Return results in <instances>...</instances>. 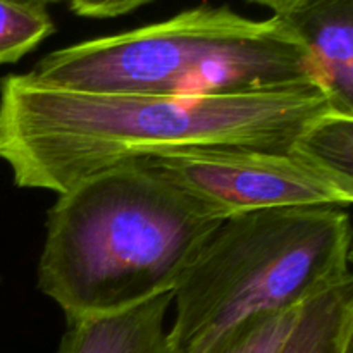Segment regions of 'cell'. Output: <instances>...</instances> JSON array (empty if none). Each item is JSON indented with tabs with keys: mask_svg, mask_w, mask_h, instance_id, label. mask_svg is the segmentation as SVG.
Listing matches in <instances>:
<instances>
[{
	"mask_svg": "<svg viewBox=\"0 0 353 353\" xmlns=\"http://www.w3.org/2000/svg\"><path fill=\"white\" fill-rule=\"evenodd\" d=\"M314 81L199 97L99 95L0 79V159L19 188L57 195L109 169L200 148L292 150L327 112Z\"/></svg>",
	"mask_w": 353,
	"mask_h": 353,
	"instance_id": "obj_1",
	"label": "cell"
},
{
	"mask_svg": "<svg viewBox=\"0 0 353 353\" xmlns=\"http://www.w3.org/2000/svg\"><path fill=\"white\" fill-rule=\"evenodd\" d=\"M21 2H28V3H37V6H43V7H47V3L57 2V0H21Z\"/></svg>",
	"mask_w": 353,
	"mask_h": 353,
	"instance_id": "obj_14",
	"label": "cell"
},
{
	"mask_svg": "<svg viewBox=\"0 0 353 353\" xmlns=\"http://www.w3.org/2000/svg\"><path fill=\"white\" fill-rule=\"evenodd\" d=\"M352 221L338 207L226 217L172 293V353H193L252 314L288 310L352 281Z\"/></svg>",
	"mask_w": 353,
	"mask_h": 353,
	"instance_id": "obj_4",
	"label": "cell"
},
{
	"mask_svg": "<svg viewBox=\"0 0 353 353\" xmlns=\"http://www.w3.org/2000/svg\"><path fill=\"white\" fill-rule=\"evenodd\" d=\"M300 307L252 314L226 327L193 353H281L295 326Z\"/></svg>",
	"mask_w": 353,
	"mask_h": 353,
	"instance_id": "obj_9",
	"label": "cell"
},
{
	"mask_svg": "<svg viewBox=\"0 0 353 353\" xmlns=\"http://www.w3.org/2000/svg\"><path fill=\"white\" fill-rule=\"evenodd\" d=\"M148 2L152 0H69V7L78 16L102 19L124 16Z\"/></svg>",
	"mask_w": 353,
	"mask_h": 353,
	"instance_id": "obj_12",
	"label": "cell"
},
{
	"mask_svg": "<svg viewBox=\"0 0 353 353\" xmlns=\"http://www.w3.org/2000/svg\"><path fill=\"white\" fill-rule=\"evenodd\" d=\"M47 7L0 0V64H12L54 33Z\"/></svg>",
	"mask_w": 353,
	"mask_h": 353,
	"instance_id": "obj_11",
	"label": "cell"
},
{
	"mask_svg": "<svg viewBox=\"0 0 353 353\" xmlns=\"http://www.w3.org/2000/svg\"><path fill=\"white\" fill-rule=\"evenodd\" d=\"M226 217L281 207L353 202V181L292 150L200 148L141 161Z\"/></svg>",
	"mask_w": 353,
	"mask_h": 353,
	"instance_id": "obj_5",
	"label": "cell"
},
{
	"mask_svg": "<svg viewBox=\"0 0 353 353\" xmlns=\"http://www.w3.org/2000/svg\"><path fill=\"white\" fill-rule=\"evenodd\" d=\"M252 2L261 3V6L271 9L274 12V16L283 17L292 12V10H295L302 0H252Z\"/></svg>",
	"mask_w": 353,
	"mask_h": 353,
	"instance_id": "obj_13",
	"label": "cell"
},
{
	"mask_svg": "<svg viewBox=\"0 0 353 353\" xmlns=\"http://www.w3.org/2000/svg\"><path fill=\"white\" fill-rule=\"evenodd\" d=\"M223 221L141 162L109 169L48 210L38 288L68 324L174 293Z\"/></svg>",
	"mask_w": 353,
	"mask_h": 353,
	"instance_id": "obj_2",
	"label": "cell"
},
{
	"mask_svg": "<svg viewBox=\"0 0 353 353\" xmlns=\"http://www.w3.org/2000/svg\"><path fill=\"white\" fill-rule=\"evenodd\" d=\"M172 292L130 309L68 324L57 353H172L165 316Z\"/></svg>",
	"mask_w": 353,
	"mask_h": 353,
	"instance_id": "obj_7",
	"label": "cell"
},
{
	"mask_svg": "<svg viewBox=\"0 0 353 353\" xmlns=\"http://www.w3.org/2000/svg\"><path fill=\"white\" fill-rule=\"evenodd\" d=\"M293 148L314 164L353 181V116L331 110L317 119Z\"/></svg>",
	"mask_w": 353,
	"mask_h": 353,
	"instance_id": "obj_10",
	"label": "cell"
},
{
	"mask_svg": "<svg viewBox=\"0 0 353 353\" xmlns=\"http://www.w3.org/2000/svg\"><path fill=\"white\" fill-rule=\"evenodd\" d=\"M281 19L305 47L331 107L353 116V0H302Z\"/></svg>",
	"mask_w": 353,
	"mask_h": 353,
	"instance_id": "obj_6",
	"label": "cell"
},
{
	"mask_svg": "<svg viewBox=\"0 0 353 353\" xmlns=\"http://www.w3.org/2000/svg\"><path fill=\"white\" fill-rule=\"evenodd\" d=\"M281 353H353V279L300 307Z\"/></svg>",
	"mask_w": 353,
	"mask_h": 353,
	"instance_id": "obj_8",
	"label": "cell"
},
{
	"mask_svg": "<svg viewBox=\"0 0 353 353\" xmlns=\"http://www.w3.org/2000/svg\"><path fill=\"white\" fill-rule=\"evenodd\" d=\"M28 74L99 95L199 97L316 83L305 47L281 17L257 21L214 6L59 48Z\"/></svg>",
	"mask_w": 353,
	"mask_h": 353,
	"instance_id": "obj_3",
	"label": "cell"
}]
</instances>
